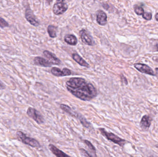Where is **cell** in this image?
I'll return each mask as SVG.
<instances>
[{
  "instance_id": "6da1fadb",
  "label": "cell",
  "mask_w": 158,
  "mask_h": 157,
  "mask_svg": "<svg viewBox=\"0 0 158 157\" xmlns=\"http://www.w3.org/2000/svg\"><path fill=\"white\" fill-rule=\"evenodd\" d=\"M67 90L76 97L90 101L97 96L98 91L93 84L81 77H72L66 83Z\"/></svg>"
},
{
  "instance_id": "7a4b0ae2",
  "label": "cell",
  "mask_w": 158,
  "mask_h": 157,
  "mask_svg": "<svg viewBox=\"0 0 158 157\" xmlns=\"http://www.w3.org/2000/svg\"><path fill=\"white\" fill-rule=\"evenodd\" d=\"M99 130L102 135L105 136L108 140L111 141L114 143L118 145L120 147H123L126 143V141L124 139H122L113 133L106 131L104 128H99Z\"/></svg>"
},
{
  "instance_id": "3957f363",
  "label": "cell",
  "mask_w": 158,
  "mask_h": 157,
  "mask_svg": "<svg viewBox=\"0 0 158 157\" xmlns=\"http://www.w3.org/2000/svg\"><path fill=\"white\" fill-rule=\"evenodd\" d=\"M16 135L18 138L25 144L31 147L37 148H39L41 147L40 144L38 141L33 138L26 136V135L22 132L18 131Z\"/></svg>"
},
{
  "instance_id": "277c9868",
  "label": "cell",
  "mask_w": 158,
  "mask_h": 157,
  "mask_svg": "<svg viewBox=\"0 0 158 157\" xmlns=\"http://www.w3.org/2000/svg\"><path fill=\"white\" fill-rule=\"evenodd\" d=\"M68 9V5L64 1H56L53 7V12L56 15L64 14Z\"/></svg>"
},
{
  "instance_id": "5b68a950",
  "label": "cell",
  "mask_w": 158,
  "mask_h": 157,
  "mask_svg": "<svg viewBox=\"0 0 158 157\" xmlns=\"http://www.w3.org/2000/svg\"><path fill=\"white\" fill-rule=\"evenodd\" d=\"M80 37L82 41L85 45L93 46L95 45L94 41L90 33L84 29H82L79 31Z\"/></svg>"
},
{
  "instance_id": "8992f818",
  "label": "cell",
  "mask_w": 158,
  "mask_h": 157,
  "mask_svg": "<svg viewBox=\"0 0 158 157\" xmlns=\"http://www.w3.org/2000/svg\"><path fill=\"white\" fill-rule=\"evenodd\" d=\"M27 114L38 124H42L44 123V119L42 115L34 108H29L27 111Z\"/></svg>"
},
{
  "instance_id": "52a82bcc",
  "label": "cell",
  "mask_w": 158,
  "mask_h": 157,
  "mask_svg": "<svg viewBox=\"0 0 158 157\" xmlns=\"http://www.w3.org/2000/svg\"><path fill=\"white\" fill-rule=\"evenodd\" d=\"M25 18L30 24L34 26L37 27L40 25V22L37 19L33 12L30 8H27L25 12Z\"/></svg>"
},
{
  "instance_id": "ba28073f",
  "label": "cell",
  "mask_w": 158,
  "mask_h": 157,
  "mask_svg": "<svg viewBox=\"0 0 158 157\" xmlns=\"http://www.w3.org/2000/svg\"><path fill=\"white\" fill-rule=\"evenodd\" d=\"M51 73L55 76L57 77H61L68 76L72 74V72L70 69L68 68H64L63 69V71L61 69L56 67L52 68L51 70Z\"/></svg>"
},
{
  "instance_id": "9c48e42d",
  "label": "cell",
  "mask_w": 158,
  "mask_h": 157,
  "mask_svg": "<svg viewBox=\"0 0 158 157\" xmlns=\"http://www.w3.org/2000/svg\"><path fill=\"white\" fill-rule=\"evenodd\" d=\"M134 67L139 72L143 73H145L149 75L155 76L154 71L148 65L143 64H135Z\"/></svg>"
},
{
  "instance_id": "30bf717a",
  "label": "cell",
  "mask_w": 158,
  "mask_h": 157,
  "mask_svg": "<svg viewBox=\"0 0 158 157\" xmlns=\"http://www.w3.org/2000/svg\"><path fill=\"white\" fill-rule=\"evenodd\" d=\"M43 54L52 65H60L61 64V61L54 54L49 51L44 50L43 52Z\"/></svg>"
},
{
  "instance_id": "8fae6325",
  "label": "cell",
  "mask_w": 158,
  "mask_h": 157,
  "mask_svg": "<svg viewBox=\"0 0 158 157\" xmlns=\"http://www.w3.org/2000/svg\"><path fill=\"white\" fill-rule=\"evenodd\" d=\"M96 21L98 25L104 26L107 22V16L102 10H98L96 13Z\"/></svg>"
},
{
  "instance_id": "7c38bea8",
  "label": "cell",
  "mask_w": 158,
  "mask_h": 157,
  "mask_svg": "<svg viewBox=\"0 0 158 157\" xmlns=\"http://www.w3.org/2000/svg\"><path fill=\"white\" fill-rule=\"evenodd\" d=\"M152 120V119L150 116L144 115L143 116L140 122V127L143 131H148L151 126Z\"/></svg>"
},
{
  "instance_id": "4fadbf2b",
  "label": "cell",
  "mask_w": 158,
  "mask_h": 157,
  "mask_svg": "<svg viewBox=\"0 0 158 157\" xmlns=\"http://www.w3.org/2000/svg\"><path fill=\"white\" fill-rule=\"evenodd\" d=\"M34 63L35 65L42 67H49L52 65V64L48 60L39 56L34 58Z\"/></svg>"
},
{
  "instance_id": "5bb4252c",
  "label": "cell",
  "mask_w": 158,
  "mask_h": 157,
  "mask_svg": "<svg viewBox=\"0 0 158 157\" xmlns=\"http://www.w3.org/2000/svg\"><path fill=\"white\" fill-rule=\"evenodd\" d=\"M49 148L50 151L56 157H70L68 155L55 146L54 145L51 144L49 145Z\"/></svg>"
},
{
  "instance_id": "9a60e30c",
  "label": "cell",
  "mask_w": 158,
  "mask_h": 157,
  "mask_svg": "<svg viewBox=\"0 0 158 157\" xmlns=\"http://www.w3.org/2000/svg\"><path fill=\"white\" fill-rule=\"evenodd\" d=\"M72 56L73 60L77 62L81 66L87 67V68H89L90 67V65L88 64V63L86 61H85L78 53H73Z\"/></svg>"
},
{
  "instance_id": "2e32d148",
  "label": "cell",
  "mask_w": 158,
  "mask_h": 157,
  "mask_svg": "<svg viewBox=\"0 0 158 157\" xmlns=\"http://www.w3.org/2000/svg\"><path fill=\"white\" fill-rule=\"evenodd\" d=\"M64 41L67 44L72 46H76L77 44L78 41L77 37L72 34H68L64 38Z\"/></svg>"
},
{
  "instance_id": "e0dca14e",
  "label": "cell",
  "mask_w": 158,
  "mask_h": 157,
  "mask_svg": "<svg viewBox=\"0 0 158 157\" xmlns=\"http://www.w3.org/2000/svg\"><path fill=\"white\" fill-rule=\"evenodd\" d=\"M57 27L53 25H49L47 28V32L51 38H56L57 37Z\"/></svg>"
},
{
  "instance_id": "ac0fdd59",
  "label": "cell",
  "mask_w": 158,
  "mask_h": 157,
  "mask_svg": "<svg viewBox=\"0 0 158 157\" xmlns=\"http://www.w3.org/2000/svg\"><path fill=\"white\" fill-rule=\"evenodd\" d=\"M60 108L63 110L65 112L69 114V115H71L72 117H75V118L77 117V115L75 114L74 112H72V110H71V108L68 106V105H65V104H61L60 105Z\"/></svg>"
},
{
  "instance_id": "d6986e66",
  "label": "cell",
  "mask_w": 158,
  "mask_h": 157,
  "mask_svg": "<svg viewBox=\"0 0 158 157\" xmlns=\"http://www.w3.org/2000/svg\"><path fill=\"white\" fill-rule=\"evenodd\" d=\"M77 118L79 119V120H80V122L82 124L84 127H86V128H89L90 126H91L90 123H88L84 117H82L81 116H80L79 114H78Z\"/></svg>"
},
{
  "instance_id": "ffe728a7",
  "label": "cell",
  "mask_w": 158,
  "mask_h": 157,
  "mask_svg": "<svg viewBox=\"0 0 158 157\" xmlns=\"http://www.w3.org/2000/svg\"><path fill=\"white\" fill-rule=\"evenodd\" d=\"M84 142L85 144L87 146V147L89 148V149L93 151L95 155H96V148H95L94 147V146L93 144L91 143V142H89V141L87 140H84Z\"/></svg>"
},
{
  "instance_id": "44dd1931",
  "label": "cell",
  "mask_w": 158,
  "mask_h": 157,
  "mask_svg": "<svg viewBox=\"0 0 158 157\" xmlns=\"http://www.w3.org/2000/svg\"><path fill=\"white\" fill-rule=\"evenodd\" d=\"M135 13L137 14L138 15H142L144 13V9L142 7L140 6H136L135 7Z\"/></svg>"
},
{
  "instance_id": "7402d4cb",
  "label": "cell",
  "mask_w": 158,
  "mask_h": 157,
  "mask_svg": "<svg viewBox=\"0 0 158 157\" xmlns=\"http://www.w3.org/2000/svg\"><path fill=\"white\" fill-rule=\"evenodd\" d=\"M9 26L8 23L4 18L0 17V27L2 28L8 27Z\"/></svg>"
},
{
  "instance_id": "603a6c76",
  "label": "cell",
  "mask_w": 158,
  "mask_h": 157,
  "mask_svg": "<svg viewBox=\"0 0 158 157\" xmlns=\"http://www.w3.org/2000/svg\"><path fill=\"white\" fill-rule=\"evenodd\" d=\"M143 18L147 20H150L152 19V14L150 13H144L143 15Z\"/></svg>"
},
{
  "instance_id": "cb8c5ba5",
  "label": "cell",
  "mask_w": 158,
  "mask_h": 157,
  "mask_svg": "<svg viewBox=\"0 0 158 157\" xmlns=\"http://www.w3.org/2000/svg\"><path fill=\"white\" fill-rule=\"evenodd\" d=\"M80 151H81V153L85 157H92V156L90 155V154L87 152V151L85 150L83 148H81L80 149Z\"/></svg>"
},
{
  "instance_id": "d4e9b609",
  "label": "cell",
  "mask_w": 158,
  "mask_h": 157,
  "mask_svg": "<svg viewBox=\"0 0 158 157\" xmlns=\"http://www.w3.org/2000/svg\"><path fill=\"white\" fill-rule=\"evenodd\" d=\"M121 78L122 81L125 84H128V81H127V79L126 77L123 75H121Z\"/></svg>"
},
{
  "instance_id": "484cf974",
  "label": "cell",
  "mask_w": 158,
  "mask_h": 157,
  "mask_svg": "<svg viewBox=\"0 0 158 157\" xmlns=\"http://www.w3.org/2000/svg\"><path fill=\"white\" fill-rule=\"evenodd\" d=\"M4 85L0 81V90H2V89H4Z\"/></svg>"
},
{
  "instance_id": "4316f807",
  "label": "cell",
  "mask_w": 158,
  "mask_h": 157,
  "mask_svg": "<svg viewBox=\"0 0 158 157\" xmlns=\"http://www.w3.org/2000/svg\"><path fill=\"white\" fill-rule=\"evenodd\" d=\"M156 73L155 74V75L156 76V77L158 79V68H156Z\"/></svg>"
},
{
  "instance_id": "83f0119b",
  "label": "cell",
  "mask_w": 158,
  "mask_h": 157,
  "mask_svg": "<svg viewBox=\"0 0 158 157\" xmlns=\"http://www.w3.org/2000/svg\"><path fill=\"white\" fill-rule=\"evenodd\" d=\"M156 19L157 21H158V14H156Z\"/></svg>"
},
{
  "instance_id": "f1b7e54d",
  "label": "cell",
  "mask_w": 158,
  "mask_h": 157,
  "mask_svg": "<svg viewBox=\"0 0 158 157\" xmlns=\"http://www.w3.org/2000/svg\"><path fill=\"white\" fill-rule=\"evenodd\" d=\"M156 51H158V43L156 44Z\"/></svg>"
},
{
  "instance_id": "f546056e",
  "label": "cell",
  "mask_w": 158,
  "mask_h": 157,
  "mask_svg": "<svg viewBox=\"0 0 158 157\" xmlns=\"http://www.w3.org/2000/svg\"><path fill=\"white\" fill-rule=\"evenodd\" d=\"M156 147L157 148H158V144L156 145Z\"/></svg>"
},
{
  "instance_id": "4dcf8cb0",
  "label": "cell",
  "mask_w": 158,
  "mask_h": 157,
  "mask_svg": "<svg viewBox=\"0 0 158 157\" xmlns=\"http://www.w3.org/2000/svg\"><path fill=\"white\" fill-rule=\"evenodd\" d=\"M149 157H154L153 156H150Z\"/></svg>"
}]
</instances>
